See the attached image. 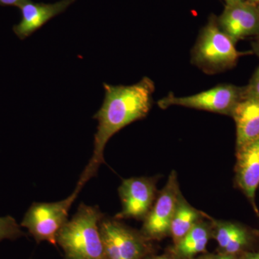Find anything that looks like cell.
<instances>
[{
  "label": "cell",
  "mask_w": 259,
  "mask_h": 259,
  "mask_svg": "<svg viewBox=\"0 0 259 259\" xmlns=\"http://www.w3.org/2000/svg\"><path fill=\"white\" fill-rule=\"evenodd\" d=\"M258 40H259V32H258Z\"/></svg>",
  "instance_id": "484cf974"
},
{
  "label": "cell",
  "mask_w": 259,
  "mask_h": 259,
  "mask_svg": "<svg viewBox=\"0 0 259 259\" xmlns=\"http://www.w3.org/2000/svg\"><path fill=\"white\" fill-rule=\"evenodd\" d=\"M100 229L107 259H144L147 254V238L119 220L104 216Z\"/></svg>",
  "instance_id": "8992f818"
},
{
  "label": "cell",
  "mask_w": 259,
  "mask_h": 259,
  "mask_svg": "<svg viewBox=\"0 0 259 259\" xmlns=\"http://www.w3.org/2000/svg\"><path fill=\"white\" fill-rule=\"evenodd\" d=\"M236 181L255 207L259 185V139L237 149Z\"/></svg>",
  "instance_id": "8fae6325"
},
{
  "label": "cell",
  "mask_w": 259,
  "mask_h": 259,
  "mask_svg": "<svg viewBox=\"0 0 259 259\" xmlns=\"http://www.w3.org/2000/svg\"><path fill=\"white\" fill-rule=\"evenodd\" d=\"M206 259H210V258H206Z\"/></svg>",
  "instance_id": "4316f807"
},
{
  "label": "cell",
  "mask_w": 259,
  "mask_h": 259,
  "mask_svg": "<svg viewBox=\"0 0 259 259\" xmlns=\"http://www.w3.org/2000/svg\"><path fill=\"white\" fill-rule=\"evenodd\" d=\"M243 231V228L233 223H223L218 226L215 238L218 244L224 249L230 241Z\"/></svg>",
  "instance_id": "2e32d148"
},
{
  "label": "cell",
  "mask_w": 259,
  "mask_h": 259,
  "mask_svg": "<svg viewBox=\"0 0 259 259\" xmlns=\"http://www.w3.org/2000/svg\"><path fill=\"white\" fill-rule=\"evenodd\" d=\"M245 87L222 83L190 96L177 97L169 93L157 104L163 110L180 106L231 116L235 107L245 96Z\"/></svg>",
  "instance_id": "5b68a950"
},
{
  "label": "cell",
  "mask_w": 259,
  "mask_h": 259,
  "mask_svg": "<svg viewBox=\"0 0 259 259\" xmlns=\"http://www.w3.org/2000/svg\"><path fill=\"white\" fill-rule=\"evenodd\" d=\"M201 215L202 213L190 206L185 199H180L170 228L175 245L198 223Z\"/></svg>",
  "instance_id": "4fadbf2b"
},
{
  "label": "cell",
  "mask_w": 259,
  "mask_h": 259,
  "mask_svg": "<svg viewBox=\"0 0 259 259\" xmlns=\"http://www.w3.org/2000/svg\"><path fill=\"white\" fill-rule=\"evenodd\" d=\"M85 184L79 180L72 194L59 202H33L24 215L20 226L27 228L37 243L47 241L57 245L58 234L69 221V209Z\"/></svg>",
  "instance_id": "277c9868"
},
{
  "label": "cell",
  "mask_w": 259,
  "mask_h": 259,
  "mask_svg": "<svg viewBox=\"0 0 259 259\" xmlns=\"http://www.w3.org/2000/svg\"><path fill=\"white\" fill-rule=\"evenodd\" d=\"M226 5L233 4V3H240V2L244 1V0H225Z\"/></svg>",
  "instance_id": "cb8c5ba5"
},
{
  "label": "cell",
  "mask_w": 259,
  "mask_h": 259,
  "mask_svg": "<svg viewBox=\"0 0 259 259\" xmlns=\"http://www.w3.org/2000/svg\"><path fill=\"white\" fill-rule=\"evenodd\" d=\"M28 0H0V5L4 7H18L20 8L22 5Z\"/></svg>",
  "instance_id": "d6986e66"
},
{
  "label": "cell",
  "mask_w": 259,
  "mask_h": 259,
  "mask_svg": "<svg viewBox=\"0 0 259 259\" xmlns=\"http://www.w3.org/2000/svg\"><path fill=\"white\" fill-rule=\"evenodd\" d=\"M243 259H259V251L256 253H248L243 256Z\"/></svg>",
  "instance_id": "ffe728a7"
},
{
  "label": "cell",
  "mask_w": 259,
  "mask_h": 259,
  "mask_svg": "<svg viewBox=\"0 0 259 259\" xmlns=\"http://www.w3.org/2000/svg\"><path fill=\"white\" fill-rule=\"evenodd\" d=\"M209 232L207 227L202 223L195 225L177 244L175 252L183 258H190L205 250L208 243Z\"/></svg>",
  "instance_id": "5bb4252c"
},
{
  "label": "cell",
  "mask_w": 259,
  "mask_h": 259,
  "mask_svg": "<svg viewBox=\"0 0 259 259\" xmlns=\"http://www.w3.org/2000/svg\"><path fill=\"white\" fill-rule=\"evenodd\" d=\"M248 4L254 5V6L258 7L259 5V0H244Z\"/></svg>",
  "instance_id": "603a6c76"
},
{
  "label": "cell",
  "mask_w": 259,
  "mask_h": 259,
  "mask_svg": "<svg viewBox=\"0 0 259 259\" xmlns=\"http://www.w3.org/2000/svg\"><path fill=\"white\" fill-rule=\"evenodd\" d=\"M148 259H173V258H169V257H167V256H156V257H153V258H150Z\"/></svg>",
  "instance_id": "d4e9b609"
},
{
  "label": "cell",
  "mask_w": 259,
  "mask_h": 259,
  "mask_svg": "<svg viewBox=\"0 0 259 259\" xmlns=\"http://www.w3.org/2000/svg\"><path fill=\"white\" fill-rule=\"evenodd\" d=\"M210 259H235L232 256V255L227 254V255H217V256L212 257Z\"/></svg>",
  "instance_id": "7402d4cb"
},
{
  "label": "cell",
  "mask_w": 259,
  "mask_h": 259,
  "mask_svg": "<svg viewBox=\"0 0 259 259\" xmlns=\"http://www.w3.org/2000/svg\"><path fill=\"white\" fill-rule=\"evenodd\" d=\"M103 103L93 116L98 125L95 134L93 156L80 177L87 182L97 175L99 167L103 163L105 146L112 136L130 124L145 118L149 113L156 89L153 80L147 76L134 84L125 86L103 83Z\"/></svg>",
  "instance_id": "6da1fadb"
},
{
  "label": "cell",
  "mask_w": 259,
  "mask_h": 259,
  "mask_svg": "<svg viewBox=\"0 0 259 259\" xmlns=\"http://www.w3.org/2000/svg\"><path fill=\"white\" fill-rule=\"evenodd\" d=\"M76 0H60L55 3H36L28 0L19 8L21 20L13 26V32L25 40L42 28L51 19L64 13Z\"/></svg>",
  "instance_id": "30bf717a"
},
{
  "label": "cell",
  "mask_w": 259,
  "mask_h": 259,
  "mask_svg": "<svg viewBox=\"0 0 259 259\" xmlns=\"http://www.w3.org/2000/svg\"><path fill=\"white\" fill-rule=\"evenodd\" d=\"M14 218L8 215L0 217V241L5 239L15 240L25 236Z\"/></svg>",
  "instance_id": "9a60e30c"
},
{
  "label": "cell",
  "mask_w": 259,
  "mask_h": 259,
  "mask_svg": "<svg viewBox=\"0 0 259 259\" xmlns=\"http://www.w3.org/2000/svg\"><path fill=\"white\" fill-rule=\"evenodd\" d=\"M252 47H253V53H255L259 57V40H255L252 44Z\"/></svg>",
  "instance_id": "44dd1931"
},
{
  "label": "cell",
  "mask_w": 259,
  "mask_h": 259,
  "mask_svg": "<svg viewBox=\"0 0 259 259\" xmlns=\"http://www.w3.org/2000/svg\"><path fill=\"white\" fill-rule=\"evenodd\" d=\"M236 126V149L259 139V98L245 94L231 115Z\"/></svg>",
  "instance_id": "7c38bea8"
},
{
  "label": "cell",
  "mask_w": 259,
  "mask_h": 259,
  "mask_svg": "<svg viewBox=\"0 0 259 259\" xmlns=\"http://www.w3.org/2000/svg\"><path fill=\"white\" fill-rule=\"evenodd\" d=\"M217 20L221 30L235 44L259 32V10L245 1L226 5Z\"/></svg>",
  "instance_id": "9c48e42d"
},
{
  "label": "cell",
  "mask_w": 259,
  "mask_h": 259,
  "mask_svg": "<svg viewBox=\"0 0 259 259\" xmlns=\"http://www.w3.org/2000/svg\"><path fill=\"white\" fill-rule=\"evenodd\" d=\"M245 89L246 95L259 98V66Z\"/></svg>",
  "instance_id": "ac0fdd59"
},
{
  "label": "cell",
  "mask_w": 259,
  "mask_h": 259,
  "mask_svg": "<svg viewBox=\"0 0 259 259\" xmlns=\"http://www.w3.org/2000/svg\"><path fill=\"white\" fill-rule=\"evenodd\" d=\"M103 217L98 207L80 204L56 238L65 259H107L100 229Z\"/></svg>",
  "instance_id": "7a4b0ae2"
},
{
  "label": "cell",
  "mask_w": 259,
  "mask_h": 259,
  "mask_svg": "<svg viewBox=\"0 0 259 259\" xmlns=\"http://www.w3.org/2000/svg\"><path fill=\"white\" fill-rule=\"evenodd\" d=\"M252 52L237 50L236 44L218 25L212 15L199 32L192 49V63L207 74H216L233 69L241 56Z\"/></svg>",
  "instance_id": "3957f363"
},
{
  "label": "cell",
  "mask_w": 259,
  "mask_h": 259,
  "mask_svg": "<svg viewBox=\"0 0 259 259\" xmlns=\"http://www.w3.org/2000/svg\"><path fill=\"white\" fill-rule=\"evenodd\" d=\"M248 234L245 230L238 233L224 248L227 254L233 255L238 253L248 243Z\"/></svg>",
  "instance_id": "e0dca14e"
},
{
  "label": "cell",
  "mask_w": 259,
  "mask_h": 259,
  "mask_svg": "<svg viewBox=\"0 0 259 259\" xmlns=\"http://www.w3.org/2000/svg\"><path fill=\"white\" fill-rule=\"evenodd\" d=\"M181 197L176 172L172 171L166 186L145 218L141 233L147 239H161L170 233L171 223Z\"/></svg>",
  "instance_id": "52a82bcc"
},
{
  "label": "cell",
  "mask_w": 259,
  "mask_h": 259,
  "mask_svg": "<svg viewBox=\"0 0 259 259\" xmlns=\"http://www.w3.org/2000/svg\"><path fill=\"white\" fill-rule=\"evenodd\" d=\"M118 190L122 209L115 219H145L156 197V180L148 177L127 179L122 180Z\"/></svg>",
  "instance_id": "ba28073f"
}]
</instances>
